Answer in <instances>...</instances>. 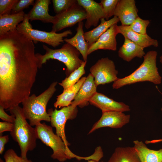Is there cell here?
I'll use <instances>...</instances> for the list:
<instances>
[{
  "mask_svg": "<svg viewBox=\"0 0 162 162\" xmlns=\"http://www.w3.org/2000/svg\"><path fill=\"white\" fill-rule=\"evenodd\" d=\"M35 48L16 29L0 36V106L5 109L30 95L39 68Z\"/></svg>",
  "mask_w": 162,
  "mask_h": 162,
  "instance_id": "6da1fadb",
  "label": "cell"
},
{
  "mask_svg": "<svg viewBox=\"0 0 162 162\" xmlns=\"http://www.w3.org/2000/svg\"><path fill=\"white\" fill-rule=\"evenodd\" d=\"M8 110L15 117L13 128L10 134L18 143L20 150V156L26 158L28 152L33 150L36 146L38 138L35 128L32 127L27 122L22 108L19 105Z\"/></svg>",
  "mask_w": 162,
  "mask_h": 162,
  "instance_id": "7a4b0ae2",
  "label": "cell"
},
{
  "mask_svg": "<svg viewBox=\"0 0 162 162\" xmlns=\"http://www.w3.org/2000/svg\"><path fill=\"white\" fill-rule=\"evenodd\" d=\"M58 83L52 82L43 92L37 96L34 94L30 95L22 103L24 116L32 126H36L42 121L50 122L49 115L47 112V104L56 90Z\"/></svg>",
  "mask_w": 162,
  "mask_h": 162,
  "instance_id": "3957f363",
  "label": "cell"
},
{
  "mask_svg": "<svg viewBox=\"0 0 162 162\" xmlns=\"http://www.w3.org/2000/svg\"><path fill=\"white\" fill-rule=\"evenodd\" d=\"M157 55L156 51L148 52L143 57V62L139 67L129 76L118 78L113 82V88L118 89L126 85L146 81L155 84L161 83V77L156 65Z\"/></svg>",
  "mask_w": 162,
  "mask_h": 162,
  "instance_id": "277c9868",
  "label": "cell"
},
{
  "mask_svg": "<svg viewBox=\"0 0 162 162\" xmlns=\"http://www.w3.org/2000/svg\"><path fill=\"white\" fill-rule=\"evenodd\" d=\"M43 47L46 50L45 54L43 55L36 54L39 68L48 60H57L66 66L65 74L67 77L84 62L80 58V54L79 51L68 43H66L60 48L56 49H51L44 44L43 45Z\"/></svg>",
  "mask_w": 162,
  "mask_h": 162,
  "instance_id": "5b68a950",
  "label": "cell"
},
{
  "mask_svg": "<svg viewBox=\"0 0 162 162\" xmlns=\"http://www.w3.org/2000/svg\"><path fill=\"white\" fill-rule=\"evenodd\" d=\"M35 129L38 139L52 149L53 153L51 156L52 159L60 162L74 158L79 160L85 159V157L72 152L61 138L54 133L51 126L40 122L35 126Z\"/></svg>",
  "mask_w": 162,
  "mask_h": 162,
  "instance_id": "8992f818",
  "label": "cell"
},
{
  "mask_svg": "<svg viewBox=\"0 0 162 162\" xmlns=\"http://www.w3.org/2000/svg\"><path fill=\"white\" fill-rule=\"evenodd\" d=\"M25 14L24 20L17 26L16 29L28 39L34 43H45L56 48L64 42V37L72 34L70 29L60 33L44 31L32 28Z\"/></svg>",
  "mask_w": 162,
  "mask_h": 162,
  "instance_id": "52a82bcc",
  "label": "cell"
},
{
  "mask_svg": "<svg viewBox=\"0 0 162 162\" xmlns=\"http://www.w3.org/2000/svg\"><path fill=\"white\" fill-rule=\"evenodd\" d=\"M50 117L51 126L55 128L56 134L62 139L66 145H70L67 140L65 133V127L67 121L75 118L78 112L77 107H74L71 105L62 107L59 110L51 108L48 110Z\"/></svg>",
  "mask_w": 162,
  "mask_h": 162,
  "instance_id": "ba28073f",
  "label": "cell"
},
{
  "mask_svg": "<svg viewBox=\"0 0 162 162\" xmlns=\"http://www.w3.org/2000/svg\"><path fill=\"white\" fill-rule=\"evenodd\" d=\"M90 71L94 78L97 87L114 82L118 78V71L116 69L115 64L108 57L98 60L90 68Z\"/></svg>",
  "mask_w": 162,
  "mask_h": 162,
  "instance_id": "9c48e42d",
  "label": "cell"
},
{
  "mask_svg": "<svg viewBox=\"0 0 162 162\" xmlns=\"http://www.w3.org/2000/svg\"><path fill=\"white\" fill-rule=\"evenodd\" d=\"M51 32L56 33L86 19L85 10L77 3L65 12L55 16Z\"/></svg>",
  "mask_w": 162,
  "mask_h": 162,
  "instance_id": "30bf717a",
  "label": "cell"
},
{
  "mask_svg": "<svg viewBox=\"0 0 162 162\" xmlns=\"http://www.w3.org/2000/svg\"><path fill=\"white\" fill-rule=\"evenodd\" d=\"M130 118V115H125L121 111H112L102 112L101 117L94 124L88 134L104 127L120 128L129 122Z\"/></svg>",
  "mask_w": 162,
  "mask_h": 162,
  "instance_id": "8fae6325",
  "label": "cell"
},
{
  "mask_svg": "<svg viewBox=\"0 0 162 162\" xmlns=\"http://www.w3.org/2000/svg\"><path fill=\"white\" fill-rule=\"evenodd\" d=\"M134 0H119L114 13L121 25L129 26L138 16Z\"/></svg>",
  "mask_w": 162,
  "mask_h": 162,
  "instance_id": "7c38bea8",
  "label": "cell"
},
{
  "mask_svg": "<svg viewBox=\"0 0 162 162\" xmlns=\"http://www.w3.org/2000/svg\"><path fill=\"white\" fill-rule=\"evenodd\" d=\"M77 1L86 11V17L85 27L86 29L92 26L96 27L100 20L105 19V14L100 3L93 0H77Z\"/></svg>",
  "mask_w": 162,
  "mask_h": 162,
  "instance_id": "4fadbf2b",
  "label": "cell"
},
{
  "mask_svg": "<svg viewBox=\"0 0 162 162\" xmlns=\"http://www.w3.org/2000/svg\"><path fill=\"white\" fill-rule=\"evenodd\" d=\"M89 103L101 110L102 112L112 111L123 112L130 110L129 106L124 103L117 102L97 92L90 100Z\"/></svg>",
  "mask_w": 162,
  "mask_h": 162,
  "instance_id": "5bb4252c",
  "label": "cell"
},
{
  "mask_svg": "<svg viewBox=\"0 0 162 162\" xmlns=\"http://www.w3.org/2000/svg\"><path fill=\"white\" fill-rule=\"evenodd\" d=\"M94 78L90 73L82 85L71 105L74 107L83 108L88 106L89 101L97 92Z\"/></svg>",
  "mask_w": 162,
  "mask_h": 162,
  "instance_id": "9a60e30c",
  "label": "cell"
},
{
  "mask_svg": "<svg viewBox=\"0 0 162 162\" xmlns=\"http://www.w3.org/2000/svg\"><path fill=\"white\" fill-rule=\"evenodd\" d=\"M117 23L111 26L94 44L89 46L88 54L99 50L116 51L117 50L116 37L118 34Z\"/></svg>",
  "mask_w": 162,
  "mask_h": 162,
  "instance_id": "2e32d148",
  "label": "cell"
},
{
  "mask_svg": "<svg viewBox=\"0 0 162 162\" xmlns=\"http://www.w3.org/2000/svg\"><path fill=\"white\" fill-rule=\"evenodd\" d=\"M50 0H37L32 9L26 15L29 20H38L45 23L54 22L55 16H52L48 13Z\"/></svg>",
  "mask_w": 162,
  "mask_h": 162,
  "instance_id": "e0dca14e",
  "label": "cell"
},
{
  "mask_svg": "<svg viewBox=\"0 0 162 162\" xmlns=\"http://www.w3.org/2000/svg\"><path fill=\"white\" fill-rule=\"evenodd\" d=\"M118 28L119 33L144 48L151 46L157 47L158 46L157 40L152 38L147 34L136 33L131 29L129 26H118Z\"/></svg>",
  "mask_w": 162,
  "mask_h": 162,
  "instance_id": "ac0fdd59",
  "label": "cell"
},
{
  "mask_svg": "<svg viewBox=\"0 0 162 162\" xmlns=\"http://www.w3.org/2000/svg\"><path fill=\"white\" fill-rule=\"evenodd\" d=\"M83 25L82 21L79 22L75 35L70 38H65L64 39V41L71 45L78 50L82 55L83 61L87 62L89 46L85 38Z\"/></svg>",
  "mask_w": 162,
  "mask_h": 162,
  "instance_id": "d6986e66",
  "label": "cell"
},
{
  "mask_svg": "<svg viewBox=\"0 0 162 162\" xmlns=\"http://www.w3.org/2000/svg\"><path fill=\"white\" fill-rule=\"evenodd\" d=\"M133 142L141 162H162V148L158 150L150 149L142 141L138 140Z\"/></svg>",
  "mask_w": 162,
  "mask_h": 162,
  "instance_id": "ffe728a7",
  "label": "cell"
},
{
  "mask_svg": "<svg viewBox=\"0 0 162 162\" xmlns=\"http://www.w3.org/2000/svg\"><path fill=\"white\" fill-rule=\"evenodd\" d=\"M144 48L126 38L124 37V43L118 51L119 57L124 60L129 62L134 58H140L145 55Z\"/></svg>",
  "mask_w": 162,
  "mask_h": 162,
  "instance_id": "44dd1931",
  "label": "cell"
},
{
  "mask_svg": "<svg viewBox=\"0 0 162 162\" xmlns=\"http://www.w3.org/2000/svg\"><path fill=\"white\" fill-rule=\"evenodd\" d=\"M100 24L93 29L84 33L85 40L89 46L95 43L99 38L112 25L120 21L116 16L106 20L104 18L100 20Z\"/></svg>",
  "mask_w": 162,
  "mask_h": 162,
  "instance_id": "7402d4cb",
  "label": "cell"
},
{
  "mask_svg": "<svg viewBox=\"0 0 162 162\" xmlns=\"http://www.w3.org/2000/svg\"><path fill=\"white\" fill-rule=\"evenodd\" d=\"M86 77H82L75 84L63 91L62 93L57 96L56 100L54 104V107L60 108L70 105Z\"/></svg>",
  "mask_w": 162,
  "mask_h": 162,
  "instance_id": "603a6c76",
  "label": "cell"
},
{
  "mask_svg": "<svg viewBox=\"0 0 162 162\" xmlns=\"http://www.w3.org/2000/svg\"><path fill=\"white\" fill-rule=\"evenodd\" d=\"M23 11L15 14L0 15V36L16 29L17 26L24 20Z\"/></svg>",
  "mask_w": 162,
  "mask_h": 162,
  "instance_id": "cb8c5ba5",
  "label": "cell"
},
{
  "mask_svg": "<svg viewBox=\"0 0 162 162\" xmlns=\"http://www.w3.org/2000/svg\"><path fill=\"white\" fill-rule=\"evenodd\" d=\"M107 162H141L134 147H118Z\"/></svg>",
  "mask_w": 162,
  "mask_h": 162,
  "instance_id": "d4e9b609",
  "label": "cell"
},
{
  "mask_svg": "<svg viewBox=\"0 0 162 162\" xmlns=\"http://www.w3.org/2000/svg\"><path fill=\"white\" fill-rule=\"evenodd\" d=\"M87 62H84L78 69L72 72L68 76L58 84L62 86L64 91L75 84L80 80L86 71L85 68Z\"/></svg>",
  "mask_w": 162,
  "mask_h": 162,
  "instance_id": "484cf974",
  "label": "cell"
},
{
  "mask_svg": "<svg viewBox=\"0 0 162 162\" xmlns=\"http://www.w3.org/2000/svg\"><path fill=\"white\" fill-rule=\"evenodd\" d=\"M52 1L56 14L65 12L77 3L76 0H52Z\"/></svg>",
  "mask_w": 162,
  "mask_h": 162,
  "instance_id": "4316f807",
  "label": "cell"
},
{
  "mask_svg": "<svg viewBox=\"0 0 162 162\" xmlns=\"http://www.w3.org/2000/svg\"><path fill=\"white\" fill-rule=\"evenodd\" d=\"M119 0H101L100 3L103 8L105 16V19L109 18L114 15L117 4Z\"/></svg>",
  "mask_w": 162,
  "mask_h": 162,
  "instance_id": "83f0119b",
  "label": "cell"
},
{
  "mask_svg": "<svg viewBox=\"0 0 162 162\" xmlns=\"http://www.w3.org/2000/svg\"><path fill=\"white\" fill-rule=\"evenodd\" d=\"M149 23L148 20H143L138 16L129 26L131 29L136 33L146 34V28Z\"/></svg>",
  "mask_w": 162,
  "mask_h": 162,
  "instance_id": "f1b7e54d",
  "label": "cell"
},
{
  "mask_svg": "<svg viewBox=\"0 0 162 162\" xmlns=\"http://www.w3.org/2000/svg\"><path fill=\"white\" fill-rule=\"evenodd\" d=\"M3 157L5 162H32L27 158H25L18 156L12 149L7 150L5 153Z\"/></svg>",
  "mask_w": 162,
  "mask_h": 162,
  "instance_id": "f546056e",
  "label": "cell"
},
{
  "mask_svg": "<svg viewBox=\"0 0 162 162\" xmlns=\"http://www.w3.org/2000/svg\"><path fill=\"white\" fill-rule=\"evenodd\" d=\"M19 0H0V15L10 14L15 4Z\"/></svg>",
  "mask_w": 162,
  "mask_h": 162,
  "instance_id": "4dcf8cb0",
  "label": "cell"
},
{
  "mask_svg": "<svg viewBox=\"0 0 162 162\" xmlns=\"http://www.w3.org/2000/svg\"><path fill=\"white\" fill-rule=\"evenodd\" d=\"M34 0H20L15 4L11 10V14H15L23 11L30 5L34 4Z\"/></svg>",
  "mask_w": 162,
  "mask_h": 162,
  "instance_id": "1f68e13d",
  "label": "cell"
},
{
  "mask_svg": "<svg viewBox=\"0 0 162 162\" xmlns=\"http://www.w3.org/2000/svg\"><path fill=\"white\" fill-rule=\"evenodd\" d=\"M4 109L0 106V118L2 120L8 122L14 123L15 120V117L13 115L11 116L7 114L4 111Z\"/></svg>",
  "mask_w": 162,
  "mask_h": 162,
  "instance_id": "d6a6232c",
  "label": "cell"
},
{
  "mask_svg": "<svg viewBox=\"0 0 162 162\" xmlns=\"http://www.w3.org/2000/svg\"><path fill=\"white\" fill-rule=\"evenodd\" d=\"M13 127V123L7 122H0V134L1 135L3 132L5 131L11 132Z\"/></svg>",
  "mask_w": 162,
  "mask_h": 162,
  "instance_id": "836d02e7",
  "label": "cell"
},
{
  "mask_svg": "<svg viewBox=\"0 0 162 162\" xmlns=\"http://www.w3.org/2000/svg\"><path fill=\"white\" fill-rule=\"evenodd\" d=\"M9 138L8 135L4 136H0V154H2L4 150L5 145L9 141Z\"/></svg>",
  "mask_w": 162,
  "mask_h": 162,
  "instance_id": "e575fe53",
  "label": "cell"
},
{
  "mask_svg": "<svg viewBox=\"0 0 162 162\" xmlns=\"http://www.w3.org/2000/svg\"><path fill=\"white\" fill-rule=\"evenodd\" d=\"M161 110L162 111V107L161 108ZM162 142V139L154 140H146L145 142L146 144H148L149 143H155Z\"/></svg>",
  "mask_w": 162,
  "mask_h": 162,
  "instance_id": "d590c367",
  "label": "cell"
},
{
  "mask_svg": "<svg viewBox=\"0 0 162 162\" xmlns=\"http://www.w3.org/2000/svg\"><path fill=\"white\" fill-rule=\"evenodd\" d=\"M87 162H103V161H97L94 160H88V161Z\"/></svg>",
  "mask_w": 162,
  "mask_h": 162,
  "instance_id": "8d00e7d4",
  "label": "cell"
},
{
  "mask_svg": "<svg viewBox=\"0 0 162 162\" xmlns=\"http://www.w3.org/2000/svg\"><path fill=\"white\" fill-rule=\"evenodd\" d=\"M160 62L161 63V64H162V56H160Z\"/></svg>",
  "mask_w": 162,
  "mask_h": 162,
  "instance_id": "74e56055",
  "label": "cell"
},
{
  "mask_svg": "<svg viewBox=\"0 0 162 162\" xmlns=\"http://www.w3.org/2000/svg\"></svg>",
  "mask_w": 162,
  "mask_h": 162,
  "instance_id": "f35d334b",
  "label": "cell"
}]
</instances>
